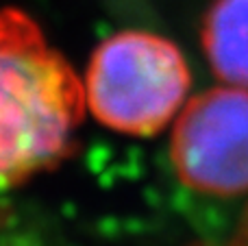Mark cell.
<instances>
[{
    "label": "cell",
    "mask_w": 248,
    "mask_h": 246,
    "mask_svg": "<svg viewBox=\"0 0 248 246\" xmlns=\"http://www.w3.org/2000/svg\"><path fill=\"white\" fill-rule=\"evenodd\" d=\"M189 85L179 46L146 31H122L103 39L83 77L90 113L124 135L163 131L185 107Z\"/></svg>",
    "instance_id": "cell-2"
},
{
    "label": "cell",
    "mask_w": 248,
    "mask_h": 246,
    "mask_svg": "<svg viewBox=\"0 0 248 246\" xmlns=\"http://www.w3.org/2000/svg\"><path fill=\"white\" fill-rule=\"evenodd\" d=\"M202 48L220 81L248 90V0H214L202 24Z\"/></svg>",
    "instance_id": "cell-4"
},
{
    "label": "cell",
    "mask_w": 248,
    "mask_h": 246,
    "mask_svg": "<svg viewBox=\"0 0 248 246\" xmlns=\"http://www.w3.org/2000/svg\"><path fill=\"white\" fill-rule=\"evenodd\" d=\"M176 177L211 196L248 192V90L220 85L185 103L170 142Z\"/></svg>",
    "instance_id": "cell-3"
},
{
    "label": "cell",
    "mask_w": 248,
    "mask_h": 246,
    "mask_svg": "<svg viewBox=\"0 0 248 246\" xmlns=\"http://www.w3.org/2000/svg\"><path fill=\"white\" fill-rule=\"evenodd\" d=\"M222 246H248V212L244 214V218H242L240 227L233 231L231 238H229Z\"/></svg>",
    "instance_id": "cell-5"
},
{
    "label": "cell",
    "mask_w": 248,
    "mask_h": 246,
    "mask_svg": "<svg viewBox=\"0 0 248 246\" xmlns=\"http://www.w3.org/2000/svg\"><path fill=\"white\" fill-rule=\"evenodd\" d=\"M83 78L35 17L0 7V192L57 168L85 113Z\"/></svg>",
    "instance_id": "cell-1"
}]
</instances>
